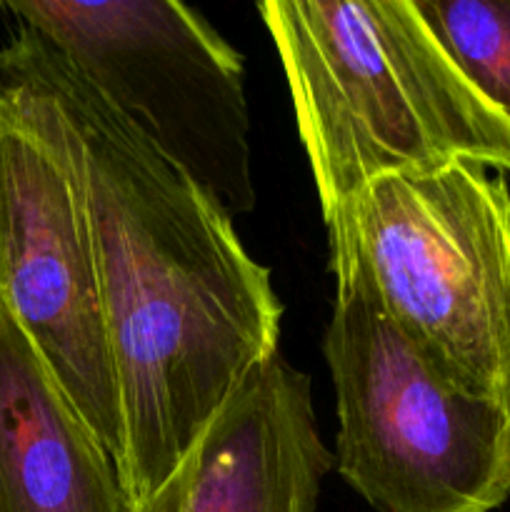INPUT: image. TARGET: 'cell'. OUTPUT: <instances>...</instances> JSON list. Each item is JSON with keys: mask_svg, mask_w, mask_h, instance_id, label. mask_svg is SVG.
I'll use <instances>...</instances> for the list:
<instances>
[{"mask_svg": "<svg viewBox=\"0 0 510 512\" xmlns=\"http://www.w3.org/2000/svg\"><path fill=\"white\" fill-rule=\"evenodd\" d=\"M15 23L53 45L225 213H250L243 55L178 0H25Z\"/></svg>", "mask_w": 510, "mask_h": 512, "instance_id": "cell-6", "label": "cell"}, {"mask_svg": "<svg viewBox=\"0 0 510 512\" xmlns=\"http://www.w3.org/2000/svg\"><path fill=\"white\" fill-rule=\"evenodd\" d=\"M8 45L58 95L83 145L133 510L235 388L280 353L283 303L233 215L53 45L23 23Z\"/></svg>", "mask_w": 510, "mask_h": 512, "instance_id": "cell-1", "label": "cell"}, {"mask_svg": "<svg viewBox=\"0 0 510 512\" xmlns=\"http://www.w3.org/2000/svg\"><path fill=\"white\" fill-rule=\"evenodd\" d=\"M0 512H130L120 465L3 303Z\"/></svg>", "mask_w": 510, "mask_h": 512, "instance_id": "cell-8", "label": "cell"}, {"mask_svg": "<svg viewBox=\"0 0 510 512\" xmlns=\"http://www.w3.org/2000/svg\"><path fill=\"white\" fill-rule=\"evenodd\" d=\"M480 93L510 120V0H415Z\"/></svg>", "mask_w": 510, "mask_h": 512, "instance_id": "cell-9", "label": "cell"}, {"mask_svg": "<svg viewBox=\"0 0 510 512\" xmlns=\"http://www.w3.org/2000/svg\"><path fill=\"white\" fill-rule=\"evenodd\" d=\"M335 280L375 303L460 393L510 418V183L453 163L370 183L328 228Z\"/></svg>", "mask_w": 510, "mask_h": 512, "instance_id": "cell-3", "label": "cell"}, {"mask_svg": "<svg viewBox=\"0 0 510 512\" xmlns=\"http://www.w3.org/2000/svg\"><path fill=\"white\" fill-rule=\"evenodd\" d=\"M333 468L310 378L275 353L235 388L165 483L130 512H315Z\"/></svg>", "mask_w": 510, "mask_h": 512, "instance_id": "cell-7", "label": "cell"}, {"mask_svg": "<svg viewBox=\"0 0 510 512\" xmlns=\"http://www.w3.org/2000/svg\"><path fill=\"white\" fill-rule=\"evenodd\" d=\"M0 303L123 473L83 145L58 95L10 45L0 48Z\"/></svg>", "mask_w": 510, "mask_h": 512, "instance_id": "cell-4", "label": "cell"}, {"mask_svg": "<svg viewBox=\"0 0 510 512\" xmlns=\"http://www.w3.org/2000/svg\"><path fill=\"white\" fill-rule=\"evenodd\" d=\"M335 470L375 512H493L510 498V418L445 383L358 270L323 335Z\"/></svg>", "mask_w": 510, "mask_h": 512, "instance_id": "cell-5", "label": "cell"}, {"mask_svg": "<svg viewBox=\"0 0 510 512\" xmlns=\"http://www.w3.org/2000/svg\"><path fill=\"white\" fill-rule=\"evenodd\" d=\"M325 228L380 178L475 163L510 173V120L415 0H265Z\"/></svg>", "mask_w": 510, "mask_h": 512, "instance_id": "cell-2", "label": "cell"}]
</instances>
